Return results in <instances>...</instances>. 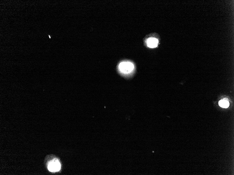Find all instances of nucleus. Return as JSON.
<instances>
[{
    "instance_id": "nucleus-3",
    "label": "nucleus",
    "mask_w": 234,
    "mask_h": 175,
    "mask_svg": "<svg viewBox=\"0 0 234 175\" xmlns=\"http://www.w3.org/2000/svg\"><path fill=\"white\" fill-rule=\"evenodd\" d=\"M158 40L156 39L150 38L147 41V45L149 47L154 48L157 47Z\"/></svg>"
},
{
    "instance_id": "nucleus-4",
    "label": "nucleus",
    "mask_w": 234,
    "mask_h": 175,
    "mask_svg": "<svg viewBox=\"0 0 234 175\" xmlns=\"http://www.w3.org/2000/svg\"><path fill=\"white\" fill-rule=\"evenodd\" d=\"M219 104L222 107L227 108L229 106V103L227 100L224 99L222 100L219 101Z\"/></svg>"
},
{
    "instance_id": "nucleus-1",
    "label": "nucleus",
    "mask_w": 234,
    "mask_h": 175,
    "mask_svg": "<svg viewBox=\"0 0 234 175\" xmlns=\"http://www.w3.org/2000/svg\"><path fill=\"white\" fill-rule=\"evenodd\" d=\"M119 69L120 71L123 74H128L133 71L134 65L131 62H122L120 64Z\"/></svg>"
},
{
    "instance_id": "nucleus-2",
    "label": "nucleus",
    "mask_w": 234,
    "mask_h": 175,
    "mask_svg": "<svg viewBox=\"0 0 234 175\" xmlns=\"http://www.w3.org/2000/svg\"><path fill=\"white\" fill-rule=\"evenodd\" d=\"M48 168L49 171L52 172H55L60 170L61 165L58 161L55 160L49 164Z\"/></svg>"
}]
</instances>
